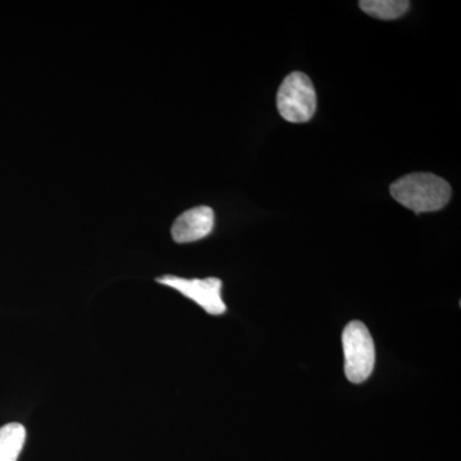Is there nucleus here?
Segmentation results:
<instances>
[{
    "instance_id": "nucleus-1",
    "label": "nucleus",
    "mask_w": 461,
    "mask_h": 461,
    "mask_svg": "<svg viewBox=\"0 0 461 461\" xmlns=\"http://www.w3.org/2000/svg\"><path fill=\"white\" fill-rule=\"evenodd\" d=\"M391 196L414 213L441 211L450 202V184L433 173L417 172L403 176L390 187Z\"/></svg>"
},
{
    "instance_id": "nucleus-2",
    "label": "nucleus",
    "mask_w": 461,
    "mask_h": 461,
    "mask_svg": "<svg viewBox=\"0 0 461 461\" xmlns=\"http://www.w3.org/2000/svg\"><path fill=\"white\" fill-rule=\"evenodd\" d=\"M345 375L353 384H363L371 377L375 364V348L371 332L359 321H350L342 332Z\"/></svg>"
},
{
    "instance_id": "nucleus-3",
    "label": "nucleus",
    "mask_w": 461,
    "mask_h": 461,
    "mask_svg": "<svg viewBox=\"0 0 461 461\" xmlns=\"http://www.w3.org/2000/svg\"><path fill=\"white\" fill-rule=\"evenodd\" d=\"M277 109L287 122H308L313 118L317 94L308 75L293 72L285 78L277 93Z\"/></svg>"
},
{
    "instance_id": "nucleus-4",
    "label": "nucleus",
    "mask_w": 461,
    "mask_h": 461,
    "mask_svg": "<svg viewBox=\"0 0 461 461\" xmlns=\"http://www.w3.org/2000/svg\"><path fill=\"white\" fill-rule=\"evenodd\" d=\"M157 282L175 288L182 295L202 306L208 314L222 315L226 313L227 306L222 299V281L220 278L187 280V278L177 277V276L167 275L157 278Z\"/></svg>"
},
{
    "instance_id": "nucleus-5",
    "label": "nucleus",
    "mask_w": 461,
    "mask_h": 461,
    "mask_svg": "<svg viewBox=\"0 0 461 461\" xmlns=\"http://www.w3.org/2000/svg\"><path fill=\"white\" fill-rule=\"evenodd\" d=\"M214 227V212L200 205L184 212L172 226V238L177 244H187L205 239Z\"/></svg>"
},
{
    "instance_id": "nucleus-6",
    "label": "nucleus",
    "mask_w": 461,
    "mask_h": 461,
    "mask_svg": "<svg viewBox=\"0 0 461 461\" xmlns=\"http://www.w3.org/2000/svg\"><path fill=\"white\" fill-rule=\"evenodd\" d=\"M26 441L23 424L9 423L0 429V461H17Z\"/></svg>"
},
{
    "instance_id": "nucleus-7",
    "label": "nucleus",
    "mask_w": 461,
    "mask_h": 461,
    "mask_svg": "<svg viewBox=\"0 0 461 461\" xmlns=\"http://www.w3.org/2000/svg\"><path fill=\"white\" fill-rule=\"evenodd\" d=\"M360 8L371 17L391 21L400 18L411 8L408 0H362Z\"/></svg>"
}]
</instances>
